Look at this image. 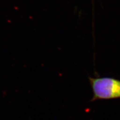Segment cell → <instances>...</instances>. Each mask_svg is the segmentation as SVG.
<instances>
[{"mask_svg": "<svg viewBox=\"0 0 120 120\" xmlns=\"http://www.w3.org/2000/svg\"><path fill=\"white\" fill-rule=\"evenodd\" d=\"M93 94L91 101L120 98V80L112 77H88Z\"/></svg>", "mask_w": 120, "mask_h": 120, "instance_id": "obj_1", "label": "cell"}]
</instances>
